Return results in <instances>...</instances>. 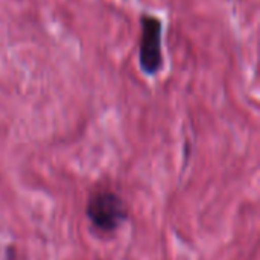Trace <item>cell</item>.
<instances>
[{"mask_svg": "<svg viewBox=\"0 0 260 260\" xmlns=\"http://www.w3.org/2000/svg\"><path fill=\"white\" fill-rule=\"evenodd\" d=\"M139 66L146 76H155L163 69V21L148 12L140 14Z\"/></svg>", "mask_w": 260, "mask_h": 260, "instance_id": "1", "label": "cell"}, {"mask_svg": "<svg viewBox=\"0 0 260 260\" xmlns=\"http://www.w3.org/2000/svg\"><path fill=\"white\" fill-rule=\"evenodd\" d=\"M87 218L104 233L117 230L126 219L128 210L123 200L113 192H98L87 203Z\"/></svg>", "mask_w": 260, "mask_h": 260, "instance_id": "2", "label": "cell"}]
</instances>
